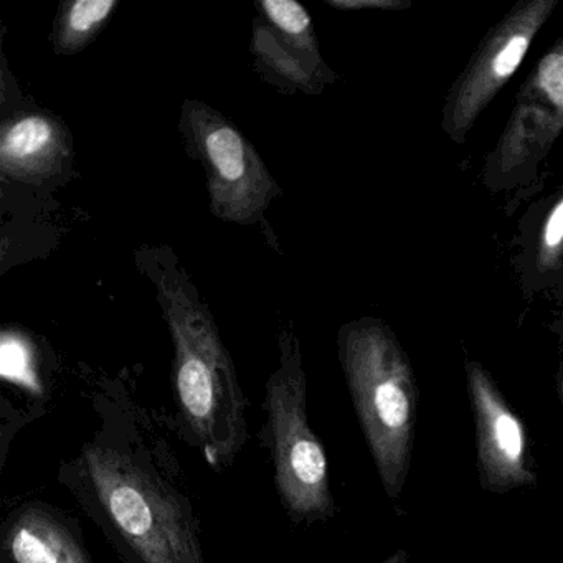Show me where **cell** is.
Segmentation results:
<instances>
[{"mask_svg": "<svg viewBox=\"0 0 563 563\" xmlns=\"http://www.w3.org/2000/svg\"><path fill=\"white\" fill-rule=\"evenodd\" d=\"M342 368L352 401L388 496L404 489L417 423L418 390L394 334L362 319L342 328Z\"/></svg>", "mask_w": 563, "mask_h": 563, "instance_id": "obj_2", "label": "cell"}, {"mask_svg": "<svg viewBox=\"0 0 563 563\" xmlns=\"http://www.w3.org/2000/svg\"><path fill=\"white\" fill-rule=\"evenodd\" d=\"M467 387L476 420L481 483L490 490H509L536 483L527 466L526 433L487 372L467 364Z\"/></svg>", "mask_w": 563, "mask_h": 563, "instance_id": "obj_8", "label": "cell"}, {"mask_svg": "<svg viewBox=\"0 0 563 563\" xmlns=\"http://www.w3.org/2000/svg\"><path fill=\"white\" fill-rule=\"evenodd\" d=\"M136 262L156 288L173 338L180 415L210 463H230L246 441V401L216 319L170 249L143 246Z\"/></svg>", "mask_w": 563, "mask_h": 563, "instance_id": "obj_1", "label": "cell"}, {"mask_svg": "<svg viewBox=\"0 0 563 563\" xmlns=\"http://www.w3.org/2000/svg\"><path fill=\"white\" fill-rule=\"evenodd\" d=\"M12 563H90L77 537L48 510H22L5 539Z\"/></svg>", "mask_w": 563, "mask_h": 563, "instance_id": "obj_10", "label": "cell"}, {"mask_svg": "<svg viewBox=\"0 0 563 563\" xmlns=\"http://www.w3.org/2000/svg\"><path fill=\"white\" fill-rule=\"evenodd\" d=\"M539 265L542 268L559 263L563 253V197L553 207L540 236Z\"/></svg>", "mask_w": 563, "mask_h": 563, "instance_id": "obj_14", "label": "cell"}, {"mask_svg": "<svg viewBox=\"0 0 563 563\" xmlns=\"http://www.w3.org/2000/svg\"><path fill=\"white\" fill-rule=\"evenodd\" d=\"M118 8L117 0H67L58 12L52 44L58 55H75L88 47Z\"/></svg>", "mask_w": 563, "mask_h": 563, "instance_id": "obj_11", "label": "cell"}, {"mask_svg": "<svg viewBox=\"0 0 563 563\" xmlns=\"http://www.w3.org/2000/svg\"><path fill=\"white\" fill-rule=\"evenodd\" d=\"M179 130L190 156L206 170L213 216L235 225L262 222L282 187L245 134L197 100L184 101Z\"/></svg>", "mask_w": 563, "mask_h": 563, "instance_id": "obj_5", "label": "cell"}, {"mask_svg": "<svg viewBox=\"0 0 563 563\" xmlns=\"http://www.w3.org/2000/svg\"><path fill=\"white\" fill-rule=\"evenodd\" d=\"M252 54L266 81L286 91L321 93L332 81L322 60L311 15L296 0H260Z\"/></svg>", "mask_w": 563, "mask_h": 563, "instance_id": "obj_7", "label": "cell"}, {"mask_svg": "<svg viewBox=\"0 0 563 563\" xmlns=\"http://www.w3.org/2000/svg\"><path fill=\"white\" fill-rule=\"evenodd\" d=\"M532 85L537 93L543 95L550 107L563 117V41L542 58Z\"/></svg>", "mask_w": 563, "mask_h": 563, "instance_id": "obj_13", "label": "cell"}, {"mask_svg": "<svg viewBox=\"0 0 563 563\" xmlns=\"http://www.w3.org/2000/svg\"><path fill=\"white\" fill-rule=\"evenodd\" d=\"M70 137L57 118L22 113L2 130L0 166L4 176L37 183L62 169L70 154Z\"/></svg>", "mask_w": 563, "mask_h": 563, "instance_id": "obj_9", "label": "cell"}, {"mask_svg": "<svg viewBox=\"0 0 563 563\" xmlns=\"http://www.w3.org/2000/svg\"><path fill=\"white\" fill-rule=\"evenodd\" d=\"M85 470L104 514L143 563H206L199 530L179 494L130 454L85 448Z\"/></svg>", "mask_w": 563, "mask_h": 563, "instance_id": "obj_3", "label": "cell"}, {"mask_svg": "<svg viewBox=\"0 0 563 563\" xmlns=\"http://www.w3.org/2000/svg\"><path fill=\"white\" fill-rule=\"evenodd\" d=\"M0 371L5 380L14 382L34 394H41L35 349L27 335L14 329H5L0 341Z\"/></svg>", "mask_w": 563, "mask_h": 563, "instance_id": "obj_12", "label": "cell"}, {"mask_svg": "<svg viewBox=\"0 0 563 563\" xmlns=\"http://www.w3.org/2000/svg\"><path fill=\"white\" fill-rule=\"evenodd\" d=\"M332 5L341 9H361V8H380L391 9L401 8V4H395V2H332Z\"/></svg>", "mask_w": 563, "mask_h": 563, "instance_id": "obj_15", "label": "cell"}, {"mask_svg": "<svg viewBox=\"0 0 563 563\" xmlns=\"http://www.w3.org/2000/svg\"><path fill=\"white\" fill-rule=\"evenodd\" d=\"M407 552H405V550H398V552H395L394 555L388 556V559L382 563H407Z\"/></svg>", "mask_w": 563, "mask_h": 563, "instance_id": "obj_16", "label": "cell"}, {"mask_svg": "<svg viewBox=\"0 0 563 563\" xmlns=\"http://www.w3.org/2000/svg\"><path fill=\"white\" fill-rule=\"evenodd\" d=\"M302 352L295 332H279V367L266 382L269 446L275 484L296 522H318L334 516V499L324 446L312 431L306 404Z\"/></svg>", "mask_w": 563, "mask_h": 563, "instance_id": "obj_4", "label": "cell"}, {"mask_svg": "<svg viewBox=\"0 0 563 563\" xmlns=\"http://www.w3.org/2000/svg\"><path fill=\"white\" fill-rule=\"evenodd\" d=\"M555 5L556 0L523 2L490 32L448 104L446 128L453 137L466 134L481 111L510 80Z\"/></svg>", "mask_w": 563, "mask_h": 563, "instance_id": "obj_6", "label": "cell"}]
</instances>
